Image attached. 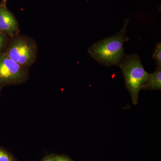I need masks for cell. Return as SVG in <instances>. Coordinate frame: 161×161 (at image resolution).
<instances>
[{"label": "cell", "mask_w": 161, "mask_h": 161, "mask_svg": "<svg viewBox=\"0 0 161 161\" xmlns=\"http://www.w3.org/2000/svg\"><path fill=\"white\" fill-rule=\"evenodd\" d=\"M129 21L125 19L122 28L116 34L93 43L88 49L90 56L107 67L119 65L125 56L124 44L129 41L126 35Z\"/></svg>", "instance_id": "6da1fadb"}, {"label": "cell", "mask_w": 161, "mask_h": 161, "mask_svg": "<svg viewBox=\"0 0 161 161\" xmlns=\"http://www.w3.org/2000/svg\"><path fill=\"white\" fill-rule=\"evenodd\" d=\"M121 69L127 90L130 92L133 104H138L139 93L148 77L139 56L132 53L125 56L119 64Z\"/></svg>", "instance_id": "7a4b0ae2"}, {"label": "cell", "mask_w": 161, "mask_h": 161, "mask_svg": "<svg viewBox=\"0 0 161 161\" xmlns=\"http://www.w3.org/2000/svg\"><path fill=\"white\" fill-rule=\"evenodd\" d=\"M3 53L27 70L34 63L37 54L36 42L24 36H17L8 42Z\"/></svg>", "instance_id": "3957f363"}, {"label": "cell", "mask_w": 161, "mask_h": 161, "mask_svg": "<svg viewBox=\"0 0 161 161\" xmlns=\"http://www.w3.org/2000/svg\"><path fill=\"white\" fill-rule=\"evenodd\" d=\"M28 78L27 70L4 53H0V85L3 86L20 84Z\"/></svg>", "instance_id": "277c9868"}, {"label": "cell", "mask_w": 161, "mask_h": 161, "mask_svg": "<svg viewBox=\"0 0 161 161\" xmlns=\"http://www.w3.org/2000/svg\"><path fill=\"white\" fill-rule=\"evenodd\" d=\"M0 32L11 39L18 36L19 32L17 20L2 3H0Z\"/></svg>", "instance_id": "5b68a950"}, {"label": "cell", "mask_w": 161, "mask_h": 161, "mask_svg": "<svg viewBox=\"0 0 161 161\" xmlns=\"http://www.w3.org/2000/svg\"><path fill=\"white\" fill-rule=\"evenodd\" d=\"M142 89L161 91V68H157L155 72L148 75Z\"/></svg>", "instance_id": "8992f818"}, {"label": "cell", "mask_w": 161, "mask_h": 161, "mask_svg": "<svg viewBox=\"0 0 161 161\" xmlns=\"http://www.w3.org/2000/svg\"><path fill=\"white\" fill-rule=\"evenodd\" d=\"M153 59L155 60L157 68H161V43L158 42L156 44L155 48L153 52Z\"/></svg>", "instance_id": "52a82bcc"}, {"label": "cell", "mask_w": 161, "mask_h": 161, "mask_svg": "<svg viewBox=\"0 0 161 161\" xmlns=\"http://www.w3.org/2000/svg\"><path fill=\"white\" fill-rule=\"evenodd\" d=\"M0 161H16L10 153L0 147Z\"/></svg>", "instance_id": "ba28073f"}, {"label": "cell", "mask_w": 161, "mask_h": 161, "mask_svg": "<svg viewBox=\"0 0 161 161\" xmlns=\"http://www.w3.org/2000/svg\"><path fill=\"white\" fill-rule=\"evenodd\" d=\"M9 37L5 34L0 32V53H3L9 42Z\"/></svg>", "instance_id": "9c48e42d"}, {"label": "cell", "mask_w": 161, "mask_h": 161, "mask_svg": "<svg viewBox=\"0 0 161 161\" xmlns=\"http://www.w3.org/2000/svg\"><path fill=\"white\" fill-rule=\"evenodd\" d=\"M41 161H58V155H50L44 158Z\"/></svg>", "instance_id": "30bf717a"}, {"label": "cell", "mask_w": 161, "mask_h": 161, "mask_svg": "<svg viewBox=\"0 0 161 161\" xmlns=\"http://www.w3.org/2000/svg\"><path fill=\"white\" fill-rule=\"evenodd\" d=\"M58 161H73L70 158L64 156L58 155Z\"/></svg>", "instance_id": "8fae6325"}, {"label": "cell", "mask_w": 161, "mask_h": 161, "mask_svg": "<svg viewBox=\"0 0 161 161\" xmlns=\"http://www.w3.org/2000/svg\"><path fill=\"white\" fill-rule=\"evenodd\" d=\"M7 1H8V0H2V3L5 4V5H6V3H7Z\"/></svg>", "instance_id": "7c38bea8"}, {"label": "cell", "mask_w": 161, "mask_h": 161, "mask_svg": "<svg viewBox=\"0 0 161 161\" xmlns=\"http://www.w3.org/2000/svg\"><path fill=\"white\" fill-rule=\"evenodd\" d=\"M3 86H2L1 85H0V95H1V92L2 91V88H3Z\"/></svg>", "instance_id": "4fadbf2b"}]
</instances>
